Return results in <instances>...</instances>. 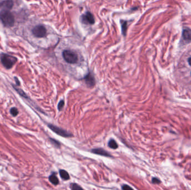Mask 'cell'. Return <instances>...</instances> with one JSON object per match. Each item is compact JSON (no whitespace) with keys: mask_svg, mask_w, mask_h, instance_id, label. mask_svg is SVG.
<instances>
[{"mask_svg":"<svg viewBox=\"0 0 191 190\" xmlns=\"http://www.w3.org/2000/svg\"><path fill=\"white\" fill-rule=\"evenodd\" d=\"M92 153L96 154V155H101V156H103L105 157H111L110 154L107 151L104 150V149L102 148H96V149H93L92 150Z\"/></svg>","mask_w":191,"mask_h":190,"instance_id":"9c48e42d","label":"cell"},{"mask_svg":"<svg viewBox=\"0 0 191 190\" xmlns=\"http://www.w3.org/2000/svg\"><path fill=\"white\" fill-rule=\"evenodd\" d=\"M32 33L36 37L43 38L47 35V29L43 25H39L32 28Z\"/></svg>","mask_w":191,"mask_h":190,"instance_id":"277c9868","label":"cell"},{"mask_svg":"<svg viewBox=\"0 0 191 190\" xmlns=\"http://www.w3.org/2000/svg\"><path fill=\"white\" fill-rule=\"evenodd\" d=\"M81 21L82 23L86 25H93L95 24V20L94 17L91 12H86L81 16Z\"/></svg>","mask_w":191,"mask_h":190,"instance_id":"8992f818","label":"cell"},{"mask_svg":"<svg viewBox=\"0 0 191 190\" xmlns=\"http://www.w3.org/2000/svg\"><path fill=\"white\" fill-rule=\"evenodd\" d=\"M18 113H19V111H18V110H17V109L16 108H12L11 109V110H10V113L12 114L14 117H16V115H17V114H18Z\"/></svg>","mask_w":191,"mask_h":190,"instance_id":"e0dca14e","label":"cell"},{"mask_svg":"<svg viewBox=\"0 0 191 190\" xmlns=\"http://www.w3.org/2000/svg\"><path fill=\"white\" fill-rule=\"evenodd\" d=\"M0 59L3 65L8 69H11L17 60L15 57L6 54H1L0 56Z\"/></svg>","mask_w":191,"mask_h":190,"instance_id":"7a4b0ae2","label":"cell"},{"mask_svg":"<svg viewBox=\"0 0 191 190\" xmlns=\"http://www.w3.org/2000/svg\"><path fill=\"white\" fill-rule=\"evenodd\" d=\"M152 182L153 183H156V184H158V183H160V181L158 180V178H153L152 179Z\"/></svg>","mask_w":191,"mask_h":190,"instance_id":"ffe728a7","label":"cell"},{"mask_svg":"<svg viewBox=\"0 0 191 190\" xmlns=\"http://www.w3.org/2000/svg\"><path fill=\"white\" fill-rule=\"evenodd\" d=\"M13 87H14V89L16 90L17 92L21 96H23V97H25V98H27V95L25 94V93H24V91H23V90H21V89H19V88L16 87L15 85H13Z\"/></svg>","mask_w":191,"mask_h":190,"instance_id":"9a60e30c","label":"cell"},{"mask_svg":"<svg viewBox=\"0 0 191 190\" xmlns=\"http://www.w3.org/2000/svg\"><path fill=\"white\" fill-rule=\"evenodd\" d=\"M14 3L12 0H4L0 3V7H2L4 9L10 10L13 7Z\"/></svg>","mask_w":191,"mask_h":190,"instance_id":"ba28073f","label":"cell"},{"mask_svg":"<svg viewBox=\"0 0 191 190\" xmlns=\"http://www.w3.org/2000/svg\"><path fill=\"white\" fill-rule=\"evenodd\" d=\"M188 63L189 64V65L191 66V58H189L188 60Z\"/></svg>","mask_w":191,"mask_h":190,"instance_id":"7402d4cb","label":"cell"},{"mask_svg":"<svg viewBox=\"0 0 191 190\" xmlns=\"http://www.w3.org/2000/svg\"><path fill=\"white\" fill-rule=\"evenodd\" d=\"M84 80L88 87H93L96 84L95 77L92 75L91 73H89L84 78Z\"/></svg>","mask_w":191,"mask_h":190,"instance_id":"52a82bcc","label":"cell"},{"mask_svg":"<svg viewBox=\"0 0 191 190\" xmlns=\"http://www.w3.org/2000/svg\"><path fill=\"white\" fill-rule=\"evenodd\" d=\"M49 180L50 182L54 185H57L59 183V180L56 177L55 174H51L49 177Z\"/></svg>","mask_w":191,"mask_h":190,"instance_id":"8fae6325","label":"cell"},{"mask_svg":"<svg viewBox=\"0 0 191 190\" xmlns=\"http://www.w3.org/2000/svg\"><path fill=\"white\" fill-rule=\"evenodd\" d=\"M108 145L109 147H110L112 149H117L118 148V144L114 139H111L108 143Z\"/></svg>","mask_w":191,"mask_h":190,"instance_id":"5bb4252c","label":"cell"},{"mask_svg":"<svg viewBox=\"0 0 191 190\" xmlns=\"http://www.w3.org/2000/svg\"><path fill=\"white\" fill-rule=\"evenodd\" d=\"M50 142H51L55 146L57 147H59L60 144V143L59 142H58L57 141H56V140L54 139H50Z\"/></svg>","mask_w":191,"mask_h":190,"instance_id":"ac0fdd59","label":"cell"},{"mask_svg":"<svg viewBox=\"0 0 191 190\" xmlns=\"http://www.w3.org/2000/svg\"><path fill=\"white\" fill-rule=\"evenodd\" d=\"M0 20L6 27H11L15 22L14 16L12 13L6 9L0 12Z\"/></svg>","mask_w":191,"mask_h":190,"instance_id":"6da1fadb","label":"cell"},{"mask_svg":"<svg viewBox=\"0 0 191 190\" xmlns=\"http://www.w3.org/2000/svg\"><path fill=\"white\" fill-rule=\"evenodd\" d=\"M122 189L124 190H132V187H130L129 186H128V185H124V186L122 187Z\"/></svg>","mask_w":191,"mask_h":190,"instance_id":"44dd1931","label":"cell"},{"mask_svg":"<svg viewBox=\"0 0 191 190\" xmlns=\"http://www.w3.org/2000/svg\"><path fill=\"white\" fill-rule=\"evenodd\" d=\"M59 174L61 178L64 180H68L70 178L69 174H68V172L66 171L61 170H60Z\"/></svg>","mask_w":191,"mask_h":190,"instance_id":"7c38bea8","label":"cell"},{"mask_svg":"<svg viewBox=\"0 0 191 190\" xmlns=\"http://www.w3.org/2000/svg\"><path fill=\"white\" fill-rule=\"evenodd\" d=\"M183 37L186 40L191 41V30L189 28H186L183 30Z\"/></svg>","mask_w":191,"mask_h":190,"instance_id":"30bf717a","label":"cell"},{"mask_svg":"<svg viewBox=\"0 0 191 190\" xmlns=\"http://www.w3.org/2000/svg\"><path fill=\"white\" fill-rule=\"evenodd\" d=\"M63 57L64 60L69 64H76L78 61L77 54L70 50H66L63 52Z\"/></svg>","mask_w":191,"mask_h":190,"instance_id":"3957f363","label":"cell"},{"mask_svg":"<svg viewBox=\"0 0 191 190\" xmlns=\"http://www.w3.org/2000/svg\"><path fill=\"white\" fill-rule=\"evenodd\" d=\"M48 127L52 131H53L54 133H56V134L59 135L62 137H71L72 136V134L68 133V132L64 130V129L56 127L54 125L48 124Z\"/></svg>","mask_w":191,"mask_h":190,"instance_id":"5b68a950","label":"cell"},{"mask_svg":"<svg viewBox=\"0 0 191 190\" xmlns=\"http://www.w3.org/2000/svg\"><path fill=\"white\" fill-rule=\"evenodd\" d=\"M121 28H122V32L123 36H126V31H127V22L126 21L121 20Z\"/></svg>","mask_w":191,"mask_h":190,"instance_id":"4fadbf2b","label":"cell"},{"mask_svg":"<svg viewBox=\"0 0 191 190\" xmlns=\"http://www.w3.org/2000/svg\"><path fill=\"white\" fill-rule=\"evenodd\" d=\"M64 105V100H61L58 104V108L59 111H62V109L63 108Z\"/></svg>","mask_w":191,"mask_h":190,"instance_id":"d6986e66","label":"cell"},{"mask_svg":"<svg viewBox=\"0 0 191 190\" xmlns=\"http://www.w3.org/2000/svg\"><path fill=\"white\" fill-rule=\"evenodd\" d=\"M15 80H16L17 84L18 85H20V82H19V80L17 79L16 78H15Z\"/></svg>","mask_w":191,"mask_h":190,"instance_id":"603a6c76","label":"cell"},{"mask_svg":"<svg viewBox=\"0 0 191 190\" xmlns=\"http://www.w3.org/2000/svg\"><path fill=\"white\" fill-rule=\"evenodd\" d=\"M71 188L73 190H83V189L80 186H79L77 184H76V183L72 184L71 186Z\"/></svg>","mask_w":191,"mask_h":190,"instance_id":"2e32d148","label":"cell"},{"mask_svg":"<svg viewBox=\"0 0 191 190\" xmlns=\"http://www.w3.org/2000/svg\"></svg>","mask_w":191,"mask_h":190,"instance_id":"cb8c5ba5","label":"cell"}]
</instances>
